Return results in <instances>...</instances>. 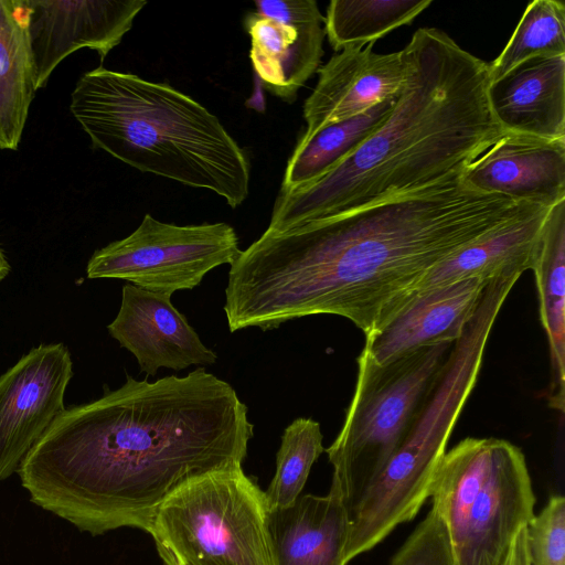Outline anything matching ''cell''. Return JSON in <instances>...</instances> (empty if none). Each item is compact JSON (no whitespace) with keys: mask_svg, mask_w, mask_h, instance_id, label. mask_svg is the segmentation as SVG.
<instances>
[{"mask_svg":"<svg viewBox=\"0 0 565 565\" xmlns=\"http://www.w3.org/2000/svg\"><path fill=\"white\" fill-rule=\"evenodd\" d=\"M254 425L234 387L204 367L65 408L22 460L33 503L82 532L148 531L159 508L209 473L242 468Z\"/></svg>","mask_w":565,"mask_h":565,"instance_id":"6da1fadb","label":"cell"},{"mask_svg":"<svg viewBox=\"0 0 565 565\" xmlns=\"http://www.w3.org/2000/svg\"><path fill=\"white\" fill-rule=\"evenodd\" d=\"M461 173L285 232L265 231L231 264V332L334 315L369 335L434 266L535 205L476 191Z\"/></svg>","mask_w":565,"mask_h":565,"instance_id":"7a4b0ae2","label":"cell"},{"mask_svg":"<svg viewBox=\"0 0 565 565\" xmlns=\"http://www.w3.org/2000/svg\"><path fill=\"white\" fill-rule=\"evenodd\" d=\"M407 75L385 121L315 182L279 192L267 232L356 211L457 175L504 130L488 102V63L436 28L403 49Z\"/></svg>","mask_w":565,"mask_h":565,"instance_id":"3957f363","label":"cell"},{"mask_svg":"<svg viewBox=\"0 0 565 565\" xmlns=\"http://www.w3.org/2000/svg\"><path fill=\"white\" fill-rule=\"evenodd\" d=\"M70 110L94 147L132 168L210 190L233 209L248 196L246 152L215 115L168 84L99 66L79 77Z\"/></svg>","mask_w":565,"mask_h":565,"instance_id":"277c9868","label":"cell"},{"mask_svg":"<svg viewBox=\"0 0 565 565\" xmlns=\"http://www.w3.org/2000/svg\"><path fill=\"white\" fill-rule=\"evenodd\" d=\"M457 565H503L535 497L522 450L504 439L466 438L445 451L431 484Z\"/></svg>","mask_w":565,"mask_h":565,"instance_id":"5b68a950","label":"cell"},{"mask_svg":"<svg viewBox=\"0 0 565 565\" xmlns=\"http://www.w3.org/2000/svg\"><path fill=\"white\" fill-rule=\"evenodd\" d=\"M454 343L420 347L377 364L361 351L343 425L326 450L333 467L330 493L349 512L401 445L440 377Z\"/></svg>","mask_w":565,"mask_h":565,"instance_id":"8992f818","label":"cell"},{"mask_svg":"<svg viewBox=\"0 0 565 565\" xmlns=\"http://www.w3.org/2000/svg\"><path fill=\"white\" fill-rule=\"evenodd\" d=\"M482 362V353L472 345L452 348L401 445L350 512L348 562L373 548L398 524L411 521L429 498L437 466L477 384Z\"/></svg>","mask_w":565,"mask_h":565,"instance_id":"52a82bcc","label":"cell"},{"mask_svg":"<svg viewBox=\"0 0 565 565\" xmlns=\"http://www.w3.org/2000/svg\"><path fill=\"white\" fill-rule=\"evenodd\" d=\"M266 514L264 491L237 468L180 489L147 532L166 565H273Z\"/></svg>","mask_w":565,"mask_h":565,"instance_id":"ba28073f","label":"cell"},{"mask_svg":"<svg viewBox=\"0 0 565 565\" xmlns=\"http://www.w3.org/2000/svg\"><path fill=\"white\" fill-rule=\"evenodd\" d=\"M239 253L237 234L227 223L175 225L146 214L130 235L97 249L86 273L90 279H122L171 296L195 288L209 271L231 265Z\"/></svg>","mask_w":565,"mask_h":565,"instance_id":"9c48e42d","label":"cell"},{"mask_svg":"<svg viewBox=\"0 0 565 565\" xmlns=\"http://www.w3.org/2000/svg\"><path fill=\"white\" fill-rule=\"evenodd\" d=\"M73 375L63 343L40 344L0 376V481L22 460L65 409L64 394Z\"/></svg>","mask_w":565,"mask_h":565,"instance_id":"30bf717a","label":"cell"},{"mask_svg":"<svg viewBox=\"0 0 565 565\" xmlns=\"http://www.w3.org/2000/svg\"><path fill=\"white\" fill-rule=\"evenodd\" d=\"M245 15L252 66L267 90L292 103L319 70L324 17L315 0H256Z\"/></svg>","mask_w":565,"mask_h":565,"instance_id":"8fae6325","label":"cell"},{"mask_svg":"<svg viewBox=\"0 0 565 565\" xmlns=\"http://www.w3.org/2000/svg\"><path fill=\"white\" fill-rule=\"evenodd\" d=\"M38 89L75 51L88 47L103 61L131 29L145 0H25Z\"/></svg>","mask_w":565,"mask_h":565,"instance_id":"7c38bea8","label":"cell"},{"mask_svg":"<svg viewBox=\"0 0 565 565\" xmlns=\"http://www.w3.org/2000/svg\"><path fill=\"white\" fill-rule=\"evenodd\" d=\"M373 46L342 50L319 67L316 87L303 104L307 127L300 141L398 93L407 75L404 50L381 54Z\"/></svg>","mask_w":565,"mask_h":565,"instance_id":"4fadbf2b","label":"cell"},{"mask_svg":"<svg viewBox=\"0 0 565 565\" xmlns=\"http://www.w3.org/2000/svg\"><path fill=\"white\" fill-rule=\"evenodd\" d=\"M461 178L476 191L550 209L565 201V139L504 131Z\"/></svg>","mask_w":565,"mask_h":565,"instance_id":"5bb4252c","label":"cell"},{"mask_svg":"<svg viewBox=\"0 0 565 565\" xmlns=\"http://www.w3.org/2000/svg\"><path fill=\"white\" fill-rule=\"evenodd\" d=\"M170 298L126 284L119 311L107 326L109 334L134 354L147 375H156L160 367L180 371L217 360Z\"/></svg>","mask_w":565,"mask_h":565,"instance_id":"9a60e30c","label":"cell"},{"mask_svg":"<svg viewBox=\"0 0 565 565\" xmlns=\"http://www.w3.org/2000/svg\"><path fill=\"white\" fill-rule=\"evenodd\" d=\"M489 281L466 279L414 296L365 337L362 352L382 364L420 347L455 343L475 316Z\"/></svg>","mask_w":565,"mask_h":565,"instance_id":"2e32d148","label":"cell"},{"mask_svg":"<svg viewBox=\"0 0 565 565\" xmlns=\"http://www.w3.org/2000/svg\"><path fill=\"white\" fill-rule=\"evenodd\" d=\"M488 102L504 131L565 139V55L518 64L489 83Z\"/></svg>","mask_w":565,"mask_h":565,"instance_id":"e0dca14e","label":"cell"},{"mask_svg":"<svg viewBox=\"0 0 565 565\" xmlns=\"http://www.w3.org/2000/svg\"><path fill=\"white\" fill-rule=\"evenodd\" d=\"M351 518L334 494H300L292 503L267 509L266 531L273 565H347Z\"/></svg>","mask_w":565,"mask_h":565,"instance_id":"ac0fdd59","label":"cell"},{"mask_svg":"<svg viewBox=\"0 0 565 565\" xmlns=\"http://www.w3.org/2000/svg\"><path fill=\"white\" fill-rule=\"evenodd\" d=\"M548 210L533 205L520 216L447 257L413 287L395 311L408 299L431 289L460 280L472 278L491 280L503 274H523L531 269Z\"/></svg>","mask_w":565,"mask_h":565,"instance_id":"d6986e66","label":"cell"},{"mask_svg":"<svg viewBox=\"0 0 565 565\" xmlns=\"http://www.w3.org/2000/svg\"><path fill=\"white\" fill-rule=\"evenodd\" d=\"M531 269L534 273L540 319L551 358L548 404L564 412L565 402V201L550 207Z\"/></svg>","mask_w":565,"mask_h":565,"instance_id":"ffe728a7","label":"cell"},{"mask_svg":"<svg viewBox=\"0 0 565 565\" xmlns=\"http://www.w3.org/2000/svg\"><path fill=\"white\" fill-rule=\"evenodd\" d=\"M38 90L25 0H0V149L17 150Z\"/></svg>","mask_w":565,"mask_h":565,"instance_id":"44dd1931","label":"cell"},{"mask_svg":"<svg viewBox=\"0 0 565 565\" xmlns=\"http://www.w3.org/2000/svg\"><path fill=\"white\" fill-rule=\"evenodd\" d=\"M395 100L396 95L358 116L323 127L305 141L299 140L286 166L279 192L308 185L340 164L385 121Z\"/></svg>","mask_w":565,"mask_h":565,"instance_id":"7402d4cb","label":"cell"},{"mask_svg":"<svg viewBox=\"0 0 565 565\" xmlns=\"http://www.w3.org/2000/svg\"><path fill=\"white\" fill-rule=\"evenodd\" d=\"M431 0H332L324 32L335 52L362 47L393 30L411 24Z\"/></svg>","mask_w":565,"mask_h":565,"instance_id":"603a6c76","label":"cell"},{"mask_svg":"<svg viewBox=\"0 0 565 565\" xmlns=\"http://www.w3.org/2000/svg\"><path fill=\"white\" fill-rule=\"evenodd\" d=\"M558 55H565V6L557 0H534L504 49L488 63L490 82L529 58Z\"/></svg>","mask_w":565,"mask_h":565,"instance_id":"cb8c5ba5","label":"cell"},{"mask_svg":"<svg viewBox=\"0 0 565 565\" xmlns=\"http://www.w3.org/2000/svg\"><path fill=\"white\" fill-rule=\"evenodd\" d=\"M320 424L297 418L287 426L276 455V471L265 493L267 509L292 503L307 482L312 465L324 451Z\"/></svg>","mask_w":565,"mask_h":565,"instance_id":"d4e9b609","label":"cell"},{"mask_svg":"<svg viewBox=\"0 0 565 565\" xmlns=\"http://www.w3.org/2000/svg\"><path fill=\"white\" fill-rule=\"evenodd\" d=\"M390 565H457L446 523L430 509Z\"/></svg>","mask_w":565,"mask_h":565,"instance_id":"484cf974","label":"cell"},{"mask_svg":"<svg viewBox=\"0 0 565 565\" xmlns=\"http://www.w3.org/2000/svg\"><path fill=\"white\" fill-rule=\"evenodd\" d=\"M531 565H565V499L554 494L526 525Z\"/></svg>","mask_w":565,"mask_h":565,"instance_id":"4316f807","label":"cell"},{"mask_svg":"<svg viewBox=\"0 0 565 565\" xmlns=\"http://www.w3.org/2000/svg\"><path fill=\"white\" fill-rule=\"evenodd\" d=\"M503 565H531L526 526L522 527L514 536Z\"/></svg>","mask_w":565,"mask_h":565,"instance_id":"83f0119b","label":"cell"},{"mask_svg":"<svg viewBox=\"0 0 565 565\" xmlns=\"http://www.w3.org/2000/svg\"><path fill=\"white\" fill-rule=\"evenodd\" d=\"M10 273V265L0 248V282L8 276Z\"/></svg>","mask_w":565,"mask_h":565,"instance_id":"f1b7e54d","label":"cell"}]
</instances>
